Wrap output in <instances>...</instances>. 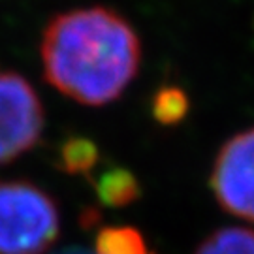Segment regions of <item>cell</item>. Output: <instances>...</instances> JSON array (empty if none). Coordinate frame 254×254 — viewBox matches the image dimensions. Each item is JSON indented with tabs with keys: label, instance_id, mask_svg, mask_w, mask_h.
Here are the masks:
<instances>
[{
	"label": "cell",
	"instance_id": "3",
	"mask_svg": "<svg viewBox=\"0 0 254 254\" xmlns=\"http://www.w3.org/2000/svg\"><path fill=\"white\" fill-rule=\"evenodd\" d=\"M44 125V104L34 87L17 72L0 70V166L32 151Z\"/></svg>",
	"mask_w": 254,
	"mask_h": 254
},
{
	"label": "cell",
	"instance_id": "2",
	"mask_svg": "<svg viewBox=\"0 0 254 254\" xmlns=\"http://www.w3.org/2000/svg\"><path fill=\"white\" fill-rule=\"evenodd\" d=\"M61 232L55 198L27 179L0 181V254H46Z\"/></svg>",
	"mask_w": 254,
	"mask_h": 254
},
{
	"label": "cell",
	"instance_id": "7",
	"mask_svg": "<svg viewBox=\"0 0 254 254\" xmlns=\"http://www.w3.org/2000/svg\"><path fill=\"white\" fill-rule=\"evenodd\" d=\"M96 254H156L143 234L132 226H106L96 236Z\"/></svg>",
	"mask_w": 254,
	"mask_h": 254
},
{
	"label": "cell",
	"instance_id": "4",
	"mask_svg": "<svg viewBox=\"0 0 254 254\" xmlns=\"http://www.w3.org/2000/svg\"><path fill=\"white\" fill-rule=\"evenodd\" d=\"M211 189L224 211L254 222V128L239 132L220 147Z\"/></svg>",
	"mask_w": 254,
	"mask_h": 254
},
{
	"label": "cell",
	"instance_id": "5",
	"mask_svg": "<svg viewBox=\"0 0 254 254\" xmlns=\"http://www.w3.org/2000/svg\"><path fill=\"white\" fill-rule=\"evenodd\" d=\"M98 200L106 207H128L141 196V185L127 168L113 166L92 179Z\"/></svg>",
	"mask_w": 254,
	"mask_h": 254
},
{
	"label": "cell",
	"instance_id": "8",
	"mask_svg": "<svg viewBox=\"0 0 254 254\" xmlns=\"http://www.w3.org/2000/svg\"><path fill=\"white\" fill-rule=\"evenodd\" d=\"M194 254H254V230L220 228L205 237Z\"/></svg>",
	"mask_w": 254,
	"mask_h": 254
},
{
	"label": "cell",
	"instance_id": "6",
	"mask_svg": "<svg viewBox=\"0 0 254 254\" xmlns=\"http://www.w3.org/2000/svg\"><path fill=\"white\" fill-rule=\"evenodd\" d=\"M100 162V149L89 137L70 136L59 145L55 166L68 175H89Z\"/></svg>",
	"mask_w": 254,
	"mask_h": 254
},
{
	"label": "cell",
	"instance_id": "1",
	"mask_svg": "<svg viewBox=\"0 0 254 254\" xmlns=\"http://www.w3.org/2000/svg\"><path fill=\"white\" fill-rule=\"evenodd\" d=\"M49 85L83 106H108L136 79L141 44L123 15L104 6L72 9L49 21L42 36Z\"/></svg>",
	"mask_w": 254,
	"mask_h": 254
},
{
	"label": "cell",
	"instance_id": "9",
	"mask_svg": "<svg viewBox=\"0 0 254 254\" xmlns=\"http://www.w3.org/2000/svg\"><path fill=\"white\" fill-rule=\"evenodd\" d=\"M189 96L177 87H162L153 96V117L164 127L179 125L189 113Z\"/></svg>",
	"mask_w": 254,
	"mask_h": 254
}]
</instances>
